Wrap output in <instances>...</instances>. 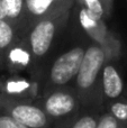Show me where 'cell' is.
Listing matches in <instances>:
<instances>
[{
    "mask_svg": "<svg viewBox=\"0 0 127 128\" xmlns=\"http://www.w3.org/2000/svg\"><path fill=\"white\" fill-rule=\"evenodd\" d=\"M4 70L9 74L29 72L33 74V55L26 35H22L7 51L4 61Z\"/></svg>",
    "mask_w": 127,
    "mask_h": 128,
    "instance_id": "obj_9",
    "label": "cell"
},
{
    "mask_svg": "<svg viewBox=\"0 0 127 128\" xmlns=\"http://www.w3.org/2000/svg\"><path fill=\"white\" fill-rule=\"evenodd\" d=\"M4 17V14H2V9H1V6H0V19H2Z\"/></svg>",
    "mask_w": 127,
    "mask_h": 128,
    "instance_id": "obj_18",
    "label": "cell"
},
{
    "mask_svg": "<svg viewBox=\"0 0 127 128\" xmlns=\"http://www.w3.org/2000/svg\"><path fill=\"white\" fill-rule=\"evenodd\" d=\"M0 128H29L0 112Z\"/></svg>",
    "mask_w": 127,
    "mask_h": 128,
    "instance_id": "obj_17",
    "label": "cell"
},
{
    "mask_svg": "<svg viewBox=\"0 0 127 128\" xmlns=\"http://www.w3.org/2000/svg\"><path fill=\"white\" fill-rule=\"evenodd\" d=\"M104 111H107L116 120L127 126V96H122L110 101L105 106Z\"/></svg>",
    "mask_w": 127,
    "mask_h": 128,
    "instance_id": "obj_15",
    "label": "cell"
},
{
    "mask_svg": "<svg viewBox=\"0 0 127 128\" xmlns=\"http://www.w3.org/2000/svg\"><path fill=\"white\" fill-rule=\"evenodd\" d=\"M0 6L4 19L15 25L19 29L20 35H25V0H0Z\"/></svg>",
    "mask_w": 127,
    "mask_h": 128,
    "instance_id": "obj_12",
    "label": "cell"
},
{
    "mask_svg": "<svg viewBox=\"0 0 127 128\" xmlns=\"http://www.w3.org/2000/svg\"><path fill=\"white\" fill-rule=\"evenodd\" d=\"M74 0H64L27 30L26 38L33 55V74L40 79L42 65L68 26L74 8Z\"/></svg>",
    "mask_w": 127,
    "mask_h": 128,
    "instance_id": "obj_1",
    "label": "cell"
},
{
    "mask_svg": "<svg viewBox=\"0 0 127 128\" xmlns=\"http://www.w3.org/2000/svg\"><path fill=\"white\" fill-rule=\"evenodd\" d=\"M42 80L36 76L7 74L0 78V93L17 99L35 101L42 92Z\"/></svg>",
    "mask_w": 127,
    "mask_h": 128,
    "instance_id": "obj_7",
    "label": "cell"
},
{
    "mask_svg": "<svg viewBox=\"0 0 127 128\" xmlns=\"http://www.w3.org/2000/svg\"><path fill=\"white\" fill-rule=\"evenodd\" d=\"M94 128H127V126L116 120L107 111H101Z\"/></svg>",
    "mask_w": 127,
    "mask_h": 128,
    "instance_id": "obj_16",
    "label": "cell"
},
{
    "mask_svg": "<svg viewBox=\"0 0 127 128\" xmlns=\"http://www.w3.org/2000/svg\"><path fill=\"white\" fill-rule=\"evenodd\" d=\"M74 2L105 20H109L114 10V0H74Z\"/></svg>",
    "mask_w": 127,
    "mask_h": 128,
    "instance_id": "obj_14",
    "label": "cell"
},
{
    "mask_svg": "<svg viewBox=\"0 0 127 128\" xmlns=\"http://www.w3.org/2000/svg\"><path fill=\"white\" fill-rule=\"evenodd\" d=\"M100 111L81 108L76 115L62 122H54L50 128H94Z\"/></svg>",
    "mask_w": 127,
    "mask_h": 128,
    "instance_id": "obj_11",
    "label": "cell"
},
{
    "mask_svg": "<svg viewBox=\"0 0 127 128\" xmlns=\"http://www.w3.org/2000/svg\"><path fill=\"white\" fill-rule=\"evenodd\" d=\"M105 62L106 54L102 47L90 42L87 45L80 68L72 83L82 108L102 111L100 75Z\"/></svg>",
    "mask_w": 127,
    "mask_h": 128,
    "instance_id": "obj_2",
    "label": "cell"
},
{
    "mask_svg": "<svg viewBox=\"0 0 127 128\" xmlns=\"http://www.w3.org/2000/svg\"><path fill=\"white\" fill-rule=\"evenodd\" d=\"M35 102L51 119L52 124L72 117L82 108L73 86L42 89Z\"/></svg>",
    "mask_w": 127,
    "mask_h": 128,
    "instance_id": "obj_5",
    "label": "cell"
},
{
    "mask_svg": "<svg viewBox=\"0 0 127 128\" xmlns=\"http://www.w3.org/2000/svg\"><path fill=\"white\" fill-rule=\"evenodd\" d=\"M0 112L29 128H50L52 122L35 101L0 93Z\"/></svg>",
    "mask_w": 127,
    "mask_h": 128,
    "instance_id": "obj_6",
    "label": "cell"
},
{
    "mask_svg": "<svg viewBox=\"0 0 127 128\" xmlns=\"http://www.w3.org/2000/svg\"><path fill=\"white\" fill-rule=\"evenodd\" d=\"M78 8V22L81 29L90 42L102 47L106 54V62H120L124 56V44L118 34L108 27L107 20L94 15L84 8Z\"/></svg>",
    "mask_w": 127,
    "mask_h": 128,
    "instance_id": "obj_3",
    "label": "cell"
},
{
    "mask_svg": "<svg viewBox=\"0 0 127 128\" xmlns=\"http://www.w3.org/2000/svg\"><path fill=\"white\" fill-rule=\"evenodd\" d=\"M19 36H22L19 29L15 25L4 18L0 19V71L4 70V61L7 51Z\"/></svg>",
    "mask_w": 127,
    "mask_h": 128,
    "instance_id": "obj_13",
    "label": "cell"
},
{
    "mask_svg": "<svg viewBox=\"0 0 127 128\" xmlns=\"http://www.w3.org/2000/svg\"><path fill=\"white\" fill-rule=\"evenodd\" d=\"M125 82L118 61L105 62L100 75V94L104 108L110 101L124 96Z\"/></svg>",
    "mask_w": 127,
    "mask_h": 128,
    "instance_id": "obj_8",
    "label": "cell"
},
{
    "mask_svg": "<svg viewBox=\"0 0 127 128\" xmlns=\"http://www.w3.org/2000/svg\"><path fill=\"white\" fill-rule=\"evenodd\" d=\"M88 44L80 43L58 54L45 70L42 71L43 89L72 86L76 76Z\"/></svg>",
    "mask_w": 127,
    "mask_h": 128,
    "instance_id": "obj_4",
    "label": "cell"
},
{
    "mask_svg": "<svg viewBox=\"0 0 127 128\" xmlns=\"http://www.w3.org/2000/svg\"><path fill=\"white\" fill-rule=\"evenodd\" d=\"M64 0H25L24 34L42 17L46 16Z\"/></svg>",
    "mask_w": 127,
    "mask_h": 128,
    "instance_id": "obj_10",
    "label": "cell"
}]
</instances>
